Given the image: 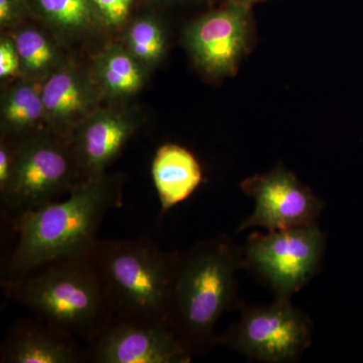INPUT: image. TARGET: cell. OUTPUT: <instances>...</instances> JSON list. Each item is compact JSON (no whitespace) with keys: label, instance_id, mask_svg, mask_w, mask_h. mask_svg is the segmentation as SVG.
<instances>
[{"label":"cell","instance_id":"obj_21","mask_svg":"<svg viewBox=\"0 0 363 363\" xmlns=\"http://www.w3.org/2000/svg\"><path fill=\"white\" fill-rule=\"evenodd\" d=\"M21 76V60L13 39L2 37L0 40V77Z\"/></svg>","mask_w":363,"mask_h":363},{"label":"cell","instance_id":"obj_19","mask_svg":"<svg viewBox=\"0 0 363 363\" xmlns=\"http://www.w3.org/2000/svg\"><path fill=\"white\" fill-rule=\"evenodd\" d=\"M124 45L149 70L164 60L167 52L166 33L155 16H140L128 26L124 35Z\"/></svg>","mask_w":363,"mask_h":363},{"label":"cell","instance_id":"obj_15","mask_svg":"<svg viewBox=\"0 0 363 363\" xmlns=\"http://www.w3.org/2000/svg\"><path fill=\"white\" fill-rule=\"evenodd\" d=\"M147 69L125 45H107L95 58L91 75L102 98L118 102L135 96L147 80Z\"/></svg>","mask_w":363,"mask_h":363},{"label":"cell","instance_id":"obj_3","mask_svg":"<svg viewBox=\"0 0 363 363\" xmlns=\"http://www.w3.org/2000/svg\"><path fill=\"white\" fill-rule=\"evenodd\" d=\"M240 269V247L227 234L199 241L181 253L169 325L193 355L216 346L219 320L241 307L236 283Z\"/></svg>","mask_w":363,"mask_h":363},{"label":"cell","instance_id":"obj_14","mask_svg":"<svg viewBox=\"0 0 363 363\" xmlns=\"http://www.w3.org/2000/svg\"><path fill=\"white\" fill-rule=\"evenodd\" d=\"M152 178L164 215L188 200L203 182L201 164L186 147L164 143L152 162Z\"/></svg>","mask_w":363,"mask_h":363},{"label":"cell","instance_id":"obj_10","mask_svg":"<svg viewBox=\"0 0 363 363\" xmlns=\"http://www.w3.org/2000/svg\"><path fill=\"white\" fill-rule=\"evenodd\" d=\"M248 4H228L200 16L185 30V45L196 66L213 78L233 76L252 42Z\"/></svg>","mask_w":363,"mask_h":363},{"label":"cell","instance_id":"obj_16","mask_svg":"<svg viewBox=\"0 0 363 363\" xmlns=\"http://www.w3.org/2000/svg\"><path fill=\"white\" fill-rule=\"evenodd\" d=\"M43 83L23 78L2 95L0 116L4 136L23 138L37 133L40 123L45 124Z\"/></svg>","mask_w":363,"mask_h":363},{"label":"cell","instance_id":"obj_5","mask_svg":"<svg viewBox=\"0 0 363 363\" xmlns=\"http://www.w3.org/2000/svg\"><path fill=\"white\" fill-rule=\"evenodd\" d=\"M70 140L52 133H35L16 142L11 184L0 197L9 220L58 201L85 182Z\"/></svg>","mask_w":363,"mask_h":363},{"label":"cell","instance_id":"obj_22","mask_svg":"<svg viewBox=\"0 0 363 363\" xmlns=\"http://www.w3.org/2000/svg\"><path fill=\"white\" fill-rule=\"evenodd\" d=\"M16 143L9 140L7 136L0 142V197L6 194L11 177H13L14 162H16Z\"/></svg>","mask_w":363,"mask_h":363},{"label":"cell","instance_id":"obj_11","mask_svg":"<svg viewBox=\"0 0 363 363\" xmlns=\"http://www.w3.org/2000/svg\"><path fill=\"white\" fill-rule=\"evenodd\" d=\"M45 125L70 138L72 133L99 107L101 94L91 72L64 63L43 83Z\"/></svg>","mask_w":363,"mask_h":363},{"label":"cell","instance_id":"obj_6","mask_svg":"<svg viewBox=\"0 0 363 363\" xmlns=\"http://www.w3.org/2000/svg\"><path fill=\"white\" fill-rule=\"evenodd\" d=\"M326 241L318 223L252 233L240 247L241 267L262 279L274 298L292 300L321 269Z\"/></svg>","mask_w":363,"mask_h":363},{"label":"cell","instance_id":"obj_9","mask_svg":"<svg viewBox=\"0 0 363 363\" xmlns=\"http://www.w3.org/2000/svg\"><path fill=\"white\" fill-rule=\"evenodd\" d=\"M94 363H189L194 355L168 322L116 314L86 347Z\"/></svg>","mask_w":363,"mask_h":363},{"label":"cell","instance_id":"obj_18","mask_svg":"<svg viewBox=\"0 0 363 363\" xmlns=\"http://www.w3.org/2000/svg\"><path fill=\"white\" fill-rule=\"evenodd\" d=\"M14 44L20 55L23 78L44 82L63 65L61 50L51 35L40 28L25 26L14 33Z\"/></svg>","mask_w":363,"mask_h":363},{"label":"cell","instance_id":"obj_7","mask_svg":"<svg viewBox=\"0 0 363 363\" xmlns=\"http://www.w3.org/2000/svg\"><path fill=\"white\" fill-rule=\"evenodd\" d=\"M240 310L238 321L217 335L216 345L235 351L250 362L262 363L296 362L311 345L312 319L291 300L241 305Z\"/></svg>","mask_w":363,"mask_h":363},{"label":"cell","instance_id":"obj_20","mask_svg":"<svg viewBox=\"0 0 363 363\" xmlns=\"http://www.w3.org/2000/svg\"><path fill=\"white\" fill-rule=\"evenodd\" d=\"M133 0H92L102 23L117 28L128 20Z\"/></svg>","mask_w":363,"mask_h":363},{"label":"cell","instance_id":"obj_1","mask_svg":"<svg viewBox=\"0 0 363 363\" xmlns=\"http://www.w3.org/2000/svg\"><path fill=\"white\" fill-rule=\"evenodd\" d=\"M123 179L104 174L87 179L66 198L11 221L16 245L4 262L1 283L92 250L105 216L123 205Z\"/></svg>","mask_w":363,"mask_h":363},{"label":"cell","instance_id":"obj_24","mask_svg":"<svg viewBox=\"0 0 363 363\" xmlns=\"http://www.w3.org/2000/svg\"><path fill=\"white\" fill-rule=\"evenodd\" d=\"M228 4H250L255 1H259V0H226Z\"/></svg>","mask_w":363,"mask_h":363},{"label":"cell","instance_id":"obj_25","mask_svg":"<svg viewBox=\"0 0 363 363\" xmlns=\"http://www.w3.org/2000/svg\"><path fill=\"white\" fill-rule=\"evenodd\" d=\"M157 1L162 2V4H176V2H183L186 0H157Z\"/></svg>","mask_w":363,"mask_h":363},{"label":"cell","instance_id":"obj_23","mask_svg":"<svg viewBox=\"0 0 363 363\" xmlns=\"http://www.w3.org/2000/svg\"><path fill=\"white\" fill-rule=\"evenodd\" d=\"M28 9V0H0V26L2 30L18 26Z\"/></svg>","mask_w":363,"mask_h":363},{"label":"cell","instance_id":"obj_8","mask_svg":"<svg viewBox=\"0 0 363 363\" xmlns=\"http://www.w3.org/2000/svg\"><path fill=\"white\" fill-rule=\"evenodd\" d=\"M240 187L252 198L255 208L241 221L236 233L252 228L278 231L312 225L318 223L325 207L321 198L281 164L248 177Z\"/></svg>","mask_w":363,"mask_h":363},{"label":"cell","instance_id":"obj_17","mask_svg":"<svg viewBox=\"0 0 363 363\" xmlns=\"http://www.w3.org/2000/svg\"><path fill=\"white\" fill-rule=\"evenodd\" d=\"M28 6L52 32L64 39L90 35L102 23L92 0H28Z\"/></svg>","mask_w":363,"mask_h":363},{"label":"cell","instance_id":"obj_13","mask_svg":"<svg viewBox=\"0 0 363 363\" xmlns=\"http://www.w3.org/2000/svg\"><path fill=\"white\" fill-rule=\"evenodd\" d=\"M87 362L78 339L35 317L11 327L0 350L2 363H80Z\"/></svg>","mask_w":363,"mask_h":363},{"label":"cell","instance_id":"obj_4","mask_svg":"<svg viewBox=\"0 0 363 363\" xmlns=\"http://www.w3.org/2000/svg\"><path fill=\"white\" fill-rule=\"evenodd\" d=\"M104 274L116 314L168 322L181 253L150 238L98 240L91 250Z\"/></svg>","mask_w":363,"mask_h":363},{"label":"cell","instance_id":"obj_2","mask_svg":"<svg viewBox=\"0 0 363 363\" xmlns=\"http://www.w3.org/2000/svg\"><path fill=\"white\" fill-rule=\"evenodd\" d=\"M1 285L6 295L37 319L87 344L116 314L111 291L91 250L55 260Z\"/></svg>","mask_w":363,"mask_h":363},{"label":"cell","instance_id":"obj_12","mask_svg":"<svg viewBox=\"0 0 363 363\" xmlns=\"http://www.w3.org/2000/svg\"><path fill=\"white\" fill-rule=\"evenodd\" d=\"M135 117L116 108H98L70 136L86 180L106 173L138 130Z\"/></svg>","mask_w":363,"mask_h":363}]
</instances>
